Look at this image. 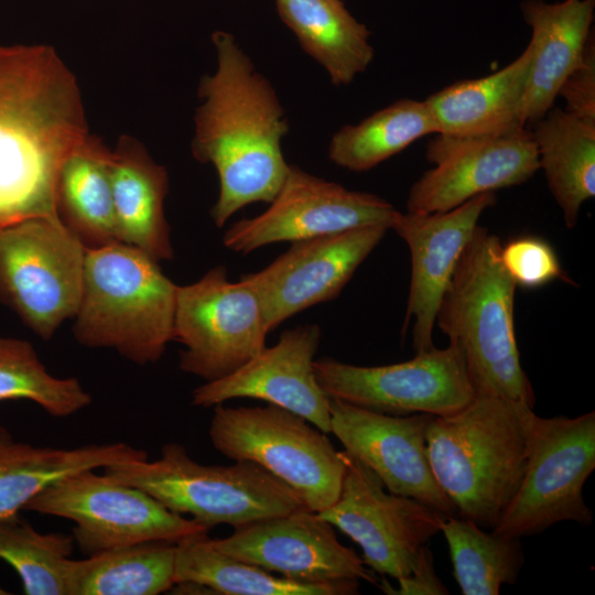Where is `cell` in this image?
I'll use <instances>...</instances> for the list:
<instances>
[{"label":"cell","mask_w":595,"mask_h":595,"mask_svg":"<svg viewBox=\"0 0 595 595\" xmlns=\"http://www.w3.org/2000/svg\"><path fill=\"white\" fill-rule=\"evenodd\" d=\"M104 473L208 530L218 524L235 529L306 507L290 486L255 463L203 465L175 442L164 444L155 461L117 463Z\"/></svg>","instance_id":"6"},{"label":"cell","mask_w":595,"mask_h":595,"mask_svg":"<svg viewBox=\"0 0 595 595\" xmlns=\"http://www.w3.org/2000/svg\"><path fill=\"white\" fill-rule=\"evenodd\" d=\"M93 470L56 480L23 510L73 521L72 537L87 555L142 542L177 543L209 531L142 489Z\"/></svg>","instance_id":"8"},{"label":"cell","mask_w":595,"mask_h":595,"mask_svg":"<svg viewBox=\"0 0 595 595\" xmlns=\"http://www.w3.org/2000/svg\"><path fill=\"white\" fill-rule=\"evenodd\" d=\"M531 126L539 170L566 227L574 228L583 204L595 195V121L554 105Z\"/></svg>","instance_id":"26"},{"label":"cell","mask_w":595,"mask_h":595,"mask_svg":"<svg viewBox=\"0 0 595 595\" xmlns=\"http://www.w3.org/2000/svg\"><path fill=\"white\" fill-rule=\"evenodd\" d=\"M86 249L55 218L0 229V304L48 340L80 302Z\"/></svg>","instance_id":"9"},{"label":"cell","mask_w":595,"mask_h":595,"mask_svg":"<svg viewBox=\"0 0 595 595\" xmlns=\"http://www.w3.org/2000/svg\"><path fill=\"white\" fill-rule=\"evenodd\" d=\"M320 340L316 324L285 329L273 346H266L236 371L197 387L192 404L210 408L231 399H258L294 412L331 433V399L320 386L313 366Z\"/></svg>","instance_id":"19"},{"label":"cell","mask_w":595,"mask_h":595,"mask_svg":"<svg viewBox=\"0 0 595 595\" xmlns=\"http://www.w3.org/2000/svg\"><path fill=\"white\" fill-rule=\"evenodd\" d=\"M344 476L335 502L318 515L363 550L372 572L396 580L409 575L420 549L441 532L444 515L386 490L367 466L340 451Z\"/></svg>","instance_id":"13"},{"label":"cell","mask_w":595,"mask_h":595,"mask_svg":"<svg viewBox=\"0 0 595 595\" xmlns=\"http://www.w3.org/2000/svg\"><path fill=\"white\" fill-rule=\"evenodd\" d=\"M558 97L565 101V110L595 121V39L592 32L582 57L563 82Z\"/></svg>","instance_id":"35"},{"label":"cell","mask_w":595,"mask_h":595,"mask_svg":"<svg viewBox=\"0 0 595 595\" xmlns=\"http://www.w3.org/2000/svg\"><path fill=\"white\" fill-rule=\"evenodd\" d=\"M329 413L331 433L388 491L413 498L445 517L457 516L429 461L426 429L432 414H387L337 399H331Z\"/></svg>","instance_id":"15"},{"label":"cell","mask_w":595,"mask_h":595,"mask_svg":"<svg viewBox=\"0 0 595 595\" xmlns=\"http://www.w3.org/2000/svg\"><path fill=\"white\" fill-rule=\"evenodd\" d=\"M433 167L411 186L407 212L435 213L497 190L520 185L539 171L530 130L484 139H450L434 134L426 147Z\"/></svg>","instance_id":"18"},{"label":"cell","mask_w":595,"mask_h":595,"mask_svg":"<svg viewBox=\"0 0 595 595\" xmlns=\"http://www.w3.org/2000/svg\"><path fill=\"white\" fill-rule=\"evenodd\" d=\"M111 150L88 133L65 156L55 181L58 220L85 247L97 249L121 242L110 181Z\"/></svg>","instance_id":"25"},{"label":"cell","mask_w":595,"mask_h":595,"mask_svg":"<svg viewBox=\"0 0 595 595\" xmlns=\"http://www.w3.org/2000/svg\"><path fill=\"white\" fill-rule=\"evenodd\" d=\"M8 400H29L66 418L89 405L91 396L78 379L52 376L28 340L0 337V402Z\"/></svg>","instance_id":"33"},{"label":"cell","mask_w":595,"mask_h":595,"mask_svg":"<svg viewBox=\"0 0 595 595\" xmlns=\"http://www.w3.org/2000/svg\"><path fill=\"white\" fill-rule=\"evenodd\" d=\"M532 62L530 45L510 64L485 77L456 82L425 102L436 134L450 139H484L522 130L523 105Z\"/></svg>","instance_id":"21"},{"label":"cell","mask_w":595,"mask_h":595,"mask_svg":"<svg viewBox=\"0 0 595 595\" xmlns=\"http://www.w3.org/2000/svg\"><path fill=\"white\" fill-rule=\"evenodd\" d=\"M594 8L595 0L522 2L523 18L532 31V62L523 105L527 128L554 106L563 82L578 64L593 32Z\"/></svg>","instance_id":"22"},{"label":"cell","mask_w":595,"mask_h":595,"mask_svg":"<svg viewBox=\"0 0 595 595\" xmlns=\"http://www.w3.org/2000/svg\"><path fill=\"white\" fill-rule=\"evenodd\" d=\"M208 436L235 462H251L290 486L320 512L335 502L344 476L342 453L326 433L281 407H214Z\"/></svg>","instance_id":"7"},{"label":"cell","mask_w":595,"mask_h":595,"mask_svg":"<svg viewBox=\"0 0 595 595\" xmlns=\"http://www.w3.org/2000/svg\"><path fill=\"white\" fill-rule=\"evenodd\" d=\"M537 419L524 402L487 394L432 416L429 461L458 517L485 529L496 527L522 479Z\"/></svg>","instance_id":"3"},{"label":"cell","mask_w":595,"mask_h":595,"mask_svg":"<svg viewBox=\"0 0 595 595\" xmlns=\"http://www.w3.org/2000/svg\"><path fill=\"white\" fill-rule=\"evenodd\" d=\"M110 181L120 241L159 262L172 260L174 250L164 213L166 169L137 139L121 136L111 150Z\"/></svg>","instance_id":"23"},{"label":"cell","mask_w":595,"mask_h":595,"mask_svg":"<svg viewBox=\"0 0 595 595\" xmlns=\"http://www.w3.org/2000/svg\"><path fill=\"white\" fill-rule=\"evenodd\" d=\"M463 595H498L513 585L524 563L520 538L485 531L475 522L447 516L441 524Z\"/></svg>","instance_id":"31"},{"label":"cell","mask_w":595,"mask_h":595,"mask_svg":"<svg viewBox=\"0 0 595 595\" xmlns=\"http://www.w3.org/2000/svg\"><path fill=\"white\" fill-rule=\"evenodd\" d=\"M386 199L353 191L290 164L270 206L260 215L231 224L224 246L241 255L280 241H300L365 226L391 229L398 215Z\"/></svg>","instance_id":"14"},{"label":"cell","mask_w":595,"mask_h":595,"mask_svg":"<svg viewBox=\"0 0 595 595\" xmlns=\"http://www.w3.org/2000/svg\"><path fill=\"white\" fill-rule=\"evenodd\" d=\"M436 132L425 100L400 99L359 123L336 131L328 145V158L337 166L365 172Z\"/></svg>","instance_id":"30"},{"label":"cell","mask_w":595,"mask_h":595,"mask_svg":"<svg viewBox=\"0 0 595 595\" xmlns=\"http://www.w3.org/2000/svg\"><path fill=\"white\" fill-rule=\"evenodd\" d=\"M388 228L365 226L292 242L244 278L257 293L269 332L309 307L336 299Z\"/></svg>","instance_id":"17"},{"label":"cell","mask_w":595,"mask_h":595,"mask_svg":"<svg viewBox=\"0 0 595 595\" xmlns=\"http://www.w3.org/2000/svg\"><path fill=\"white\" fill-rule=\"evenodd\" d=\"M313 366L329 399L387 414L447 415L476 394L464 355L453 343L385 366H356L328 357L315 359Z\"/></svg>","instance_id":"12"},{"label":"cell","mask_w":595,"mask_h":595,"mask_svg":"<svg viewBox=\"0 0 595 595\" xmlns=\"http://www.w3.org/2000/svg\"><path fill=\"white\" fill-rule=\"evenodd\" d=\"M594 469V411L575 418L538 415L522 479L493 531L521 539L563 521L591 526L583 487Z\"/></svg>","instance_id":"10"},{"label":"cell","mask_w":595,"mask_h":595,"mask_svg":"<svg viewBox=\"0 0 595 595\" xmlns=\"http://www.w3.org/2000/svg\"><path fill=\"white\" fill-rule=\"evenodd\" d=\"M501 263L516 282L534 289L567 278L552 246L536 236L513 238L500 247Z\"/></svg>","instance_id":"34"},{"label":"cell","mask_w":595,"mask_h":595,"mask_svg":"<svg viewBox=\"0 0 595 595\" xmlns=\"http://www.w3.org/2000/svg\"><path fill=\"white\" fill-rule=\"evenodd\" d=\"M217 66L198 85L202 104L195 113L192 154L212 164L219 193L210 215L218 228L242 207L270 203L290 164L282 152L289 131L280 100L234 35H212Z\"/></svg>","instance_id":"2"},{"label":"cell","mask_w":595,"mask_h":595,"mask_svg":"<svg viewBox=\"0 0 595 595\" xmlns=\"http://www.w3.org/2000/svg\"><path fill=\"white\" fill-rule=\"evenodd\" d=\"M75 541L40 533L18 515L0 520V559L19 575L25 595H68Z\"/></svg>","instance_id":"32"},{"label":"cell","mask_w":595,"mask_h":595,"mask_svg":"<svg viewBox=\"0 0 595 595\" xmlns=\"http://www.w3.org/2000/svg\"><path fill=\"white\" fill-rule=\"evenodd\" d=\"M280 18L301 47L328 74L335 86H345L374 60L370 32L340 0H277Z\"/></svg>","instance_id":"27"},{"label":"cell","mask_w":595,"mask_h":595,"mask_svg":"<svg viewBox=\"0 0 595 595\" xmlns=\"http://www.w3.org/2000/svg\"><path fill=\"white\" fill-rule=\"evenodd\" d=\"M397 581L398 587H393L385 578L377 586L389 595H447L450 593L437 577L433 553L425 544L420 549L412 572Z\"/></svg>","instance_id":"36"},{"label":"cell","mask_w":595,"mask_h":595,"mask_svg":"<svg viewBox=\"0 0 595 595\" xmlns=\"http://www.w3.org/2000/svg\"><path fill=\"white\" fill-rule=\"evenodd\" d=\"M495 193L477 195L445 212H399L391 229L409 247L411 279L403 332L412 321L415 353L434 347L433 328L441 300L483 213Z\"/></svg>","instance_id":"20"},{"label":"cell","mask_w":595,"mask_h":595,"mask_svg":"<svg viewBox=\"0 0 595 595\" xmlns=\"http://www.w3.org/2000/svg\"><path fill=\"white\" fill-rule=\"evenodd\" d=\"M75 75L43 44H0V229L57 218L55 181L88 134Z\"/></svg>","instance_id":"1"},{"label":"cell","mask_w":595,"mask_h":595,"mask_svg":"<svg viewBox=\"0 0 595 595\" xmlns=\"http://www.w3.org/2000/svg\"><path fill=\"white\" fill-rule=\"evenodd\" d=\"M500 247L496 235L477 226L441 300L435 324L461 348L476 394L534 408L536 394L515 334L517 284L501 263Z\"/></svg>","instance_id":"4"},{"label":"cell","mask_w":595,"mask_h":595,"mask_svg":"<svg viewBox=\"0 0 595 595\" xmlns=\"http://www.w3.org/2000/svg\"><path fill=\"white\" fill-rule=\"evenodd\" d=\"M212 542L225 554L294 581L378 585L363 559L339 542L334 527L306 507L235 528Z\"/></svg>","instance_id":"16"},{"label":"cell","mask_w":595,"mask_h":595,"mask_svg":"<svg viewBox=\"0 0 595 595\" xmlns=\"http://www.w3.org/2000/svg\"><path fill=\"white\" fill-rule=\"evenodd\" d=\"M9 592H7L4 588L0 587V595H7Z\"/></svg>","instance_id":"37"},{"label":"cell","mask_w":595,"mask_h":595,"mask_svg":"<svg viewBox=\"0 0 595 595\" xmlns=\"http://www.w3.org/2000/svg\"><path fill=\"white\" fill-rule=\"evenodd\" d=\"M205 533L176 544L175 584H193L223 595H355L358 580L329 583L294 581L217 550Z\"/></svg>","instance_id":"28"},{"label":"cell","mask_w":595,"mask_h":595,"mask_svg":"<svg viewBox=\"0 0 595 595\" xmlns=\"http://www.w3.org/2000/svg\"><path fill=\"white\" fill-rule=\"evenodd\" d=\"M269 329L259 298L223 266L177 288L173 340L181 343L178 367L206 382L236 371L266 347Z\"/></svg>","instance_id":"11"},{"label":"cell","mask_w":595,"mask_h":595,"mask_svg":"<svg viewBox=\"0 0 595 595\" xmlns=\"http://www.w3.org/2000/svg\"><path fill=\"white\" fill-rule=\"evenodd\" d=\"M176 544L151 541L73 560L68 595H158L174 587Z\"/></svg>","instance_id":"29"},{"label":"cell","mask_w":595,"mask_h":595,"mask_svg":"<svg viewBox=\"0 0 595 595\" xmlns=\"http://www.w3.org/2000/svg\"><path fill=\"white\" fill-rule=\"evenodd\" d=\"M177 288L137 247L86 249L73 335L83 346L112 348L140 366L154 364L173 340Z\"/></svg>","instance_id":"5"},{"label":"cell","mask_w":595,"mask_h":595,"mask_svg":"<svg viewBox=\"0 0 595 595\" xmlns=\"http://www.w3.org/2000/svg\"><path fill=\"white\" fill-rule=\"evenodd\" d=\"M147 458V451L123 442L75 448L34 446L17 441L0 425V520L18 515L31 499L65 476Z\"/></svg>","instance_id":"24"}]
</instances>
